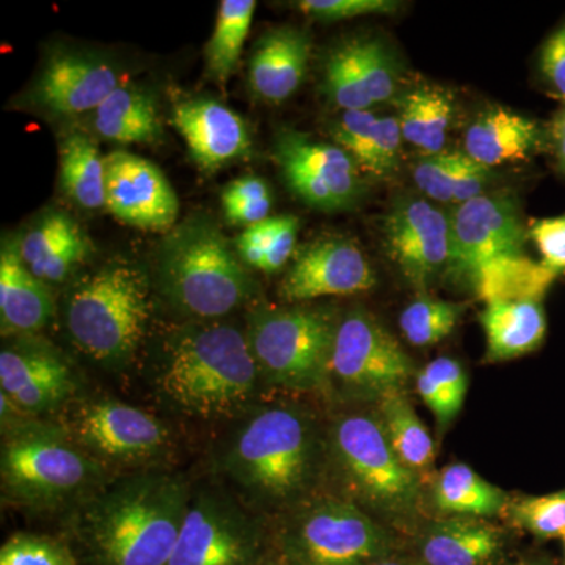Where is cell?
<instances>
[{
	"instance_id": "cell-1",
	"label": "cell",
	"mask_w": 565,
	"mask_h": 565,
	"mask_svg": "<svg viewBox=\"0 0 565 565\" xmlns=\"http://www.w3.org/2000/svg\"><path fill=\"white\" fill-rule=\"evenodd\" d=\"M192 494L180 476L121 479L82 505L76 535L92 565H167Z\"/></svg>"
},
{
	"instance_id": "cell-2",
	"label": "cell",
	"mask_w": 565,
	"mask_h": 565,
	"mask_svg": "<svg viewBox=\"0 0 565 565\" xmlns=\"http://www.w3.org/2000/svg\"><path fill=\"white\" fill-rule=\"evenodd\" d=\"M258 375L247 337L228 323H202L181 330L167 345L158 384L184 414L223 418L247 407Z\"/></svg>"
},
{
	"instance_id": "cell-3",
	"label": "cell",
	"mask_w": 565,
	"mask_h": 565,
	"mask_svg": "<svg viewBox=\"0 0 565 565\" xmlns=\"http://www.w3.org/2000/svg\"><path fill=\"white\" fill-rule=\"evenodd\" d=\"M239 258L210 218H189L163 241L159 255L163 292L182 313L195 318L232 313L255 289Z\"/></svg>"
},
{
	"instance_id": "cell-4",
	"label": "cell",
	"mask_w": 565,
	"mask_h": 565,
	"mask_svg": "<svg viewBox=\"0 0 565 565\" xmlns=\"http://www.w3.org/2000/svg\"><path fill=\"white\" fill-rule=\"evenodd\" d=\"M313 430L292 407H267L247 419L226 449L225 470L237 489L259 504L294 500L313 470Z\"/></svg>"
},
{
	"instance_id": "cell-5",
	"label": "cell",
	"mask_w": 565,
	"mask_h": 565,
	"mask_svg": "<svg viewBox=\"0 0 565 565\" xmlns=\"http://www.w3.org/2000/svg\"><path fill=\"white\" fill-rule=\"evenodd\" d=\"M147 275L129 263H111L74 286L66 327L79 351L103 364H122L136 353L150 322Z\"/></svg>"
},
{
	"instance_id": "cell-6",
	"label": "cell",
	"mask_w": 565,
	"mask_h": 565,
	"mask_svg": "<svg viewBox=\"0 0 565 565\" xmlns=\"http://www.w3.org/2000/svg\"><path fill=\"white\" fill-rule=\"evenodd\" d=\"M3 492L29 508H57L103 478L90 452L55 427L20 423L10 427L0 455Z\"/></svg>"
},
{
	"instance_id": "cell-7",
	"label": "cell",
	"mask_w": 565,
	"mask_h": 565,
	"mask_svg": "<svg viewBox=\"0 0 565 565\" xmlns=\"http://www.w3.org/2000/svg\"><path fill=\"white\" fill-rule=\"evenodd\" d=\"M337 329L338 322L322 310H266L252 316L247 340L267 382L315 392L332 377Z\"/></svg>"
},
{
	"instance_id": "cell-8",
	"label": "cell",
	"mask_w": 565,
	"mask_h": 565,
	"mask_svg": "<svg viewBox=\"0 0 565 565\" xmlns=\"http://www.w3.org/2000/svg\"><path fill=\"white\" fill-rule=\"evenodd\" d=\"M388 556V534L355 504L332 498L303 509L278 537L286 565H374Z\"/></svg>"
},
{
	"instance_id": "cell-9",
	"label": "cell",
	"mask_w": 565,
	"mask_h": 565,
	"mask_svg": "<svg viewBox=\"0 0 565 565\" xmlns=\"http://www.w3.org/2000/svg\"><path fill=\"white\" fill-rule=\"evenodd\" d=\"M332 451L341 473L367 503L405 512L418 497V478L394 452L379 416L349 415L337 423Z\"/></svg>"
},
{
	"instance_id": "cell-10",
	"label": "cell",
	"mask_w": 565,
	"mask_h": 565,
	"mask_svg": "<svg viewBox=\"0 0 565 565\" xmlns=\"http://www.w3.org/2000/svg\"><path fill=\"white\" fill-rule=\"evenodd\" d=\"M264 534L255 519L214 493L192 497L167 565H259Z\"/></svg>"
},
{
	"instance_id": "cell-11",
	"label": "cell",
	"mask_w": 565,
	"mask_h": 565,
	"mask_svg": "<svg viewBox=\"0 0 565 565\" xmlns=\"http://www.w3.org/2000/svg\"><path fill=\"white\" fill-rule=\"evenodd\" d=\"M414 373L411 359L374 316L356 308L338 322L332 375L356 396L399 392Z\"/></svg>"
},
{
	"instance_id": "cell-12",
	"label": "cell",
	"mask_w": 565,
	"mask_h": 565,
	"mask_svg": "<svg viewBox=\"0 0 565 565\" xmlns=\"http://www.w3.org/2000/svg\"><path fill=\"white\" fill-rule=\"evenodd\" d=\"M451 217V255L446 274L471 282L482 266L523 255L527 230L511 193H481L457 204Z\"/></svg>"
},
{
	"instance_id": "cell-13",
	"label": "cell",
	"mask_w": 565,
	"mask_h": 565,
	"mask_svg": "<svg viewBox=\"0 0 565 565\" xmlns=\"http://www.w3.org/2000/svg\"><path fill=\"white\" fill-rule=\"evenodd\" d=\"M275 158L291 191L316 210H348L362 193L359 167L337 145L282 129L275 141Z\"/></svg>"
},
{
	"instance_id": "cell-14",
	"label": "cell",
	"mask_w": 565,
	"mask_h": 565,
	"mask_svg": "<svg viewBox=\"0 0 565 565\" xmlns=\"http://www.w3.org/2000/svg\"><path fill=\"white\" fill-rule=\"evenodd\" d=\"M384 247L415 288L426 289L448 270L451 217L418 196H403L385 215Z\"/></svg>"
},
{
	"instance_id": "cell-15",
	"label": "cell",
	"mask_w": 565,
	"mask_h": 565,
	"mask_svg": "<svg viewBox=\"0 0 565 565\" xmlns=\"http://www.w3.org/2000/svg\"><path fill=\"white\" fill-rule=\"evenodd\" d=\"M74 441L95 459L139 462L162 451L169 429L161 419L120 401H93L77 411Z\"/></svg>"
},
{
	"instance_id": "cell-16",
	"label": "cell",
	"mask_w": 565,
	"mask_h": 565,
	"mask_svg": "<svg viewBox=\"0 0 565 565\" xmlns=\"http://www.w3.org/2000/svg\"><path fill=\"white\" fill-rule=\"evenodd\" d=\"M106 207L118 221L150 232L172 230L180 202L154 163L128 151L106 158Z\"/></svg>"
},
{
	"instance_id": "cell-17",
	"label": "cell",
	"mask_w": 565,
	"mask_h": 565,
	"mask_svg": "<svg viewBox=\"0 0 565 565\" xmlns=\"http://www.w3.org/2000/svg\"><path fill=\"white\" fill-rule=\"evenodd\" d=\"M375 285L373 267L352 241L323 237L305 247L281 282V297L305 302L327 296H351Z\"/></svg>"
},
{
	"instance_id": "cell-18",
	"label": "cell",
	"mask_w": 565,
	"mask_h": 565,
	"mask_svg": "<svg viewBox=\"0 0 565 565\" xmlns=\"http://www.w3.org/2000/svg\"><path fill=\"white\" fill-rule=\"evenodd\" d=\"M0 390L33 418L55 411L76 390L70 364L44 344L18 343L0 352Z\"/></svg>"
},
{
	"instance_id": "cell-19",
	"label": "cell",
	"mask_w": 565,
	"mask_h": 565,
	"mask_svg": "<svg viewBox=\"0 0 565 565\" xmlns=\"http://www.w3.org/2000/svg\"><path fill=\"white\" fill-rule=\"evenodd\" d=\"M173 125L188 143L193 161L206 172L248 154L250 131L236 111L214 99H189L173 109Z\"/></svg>"
},
{
	"instance_id": "cell-20",
	"label": "cell",
	"mask_w": 565,
	"mask_h": 565,
	"mask_svg": "<svg viewBox=\"0 0 565 565\" xmlns=\"http://www.w3.org/2000/svg\"><path fill=\"white\" fill-rule=\"evenodd\" d=\"M120 87L110 65L84 55H55L35 85L36 103L58 115H77L98 109Z\"/></svg>"
},
{
	"instance_id": "cell-21",
	"label": "cell",
	"mask_w": 565,
	"mask_h": 565,
	"mask_svg": "<svg viewBox=\"0 0 565 565\" xmlns=\"http://www.w3.org/2000/svg\"><path fill=\"white\" fill-rule=\"evenodd\" d=\"M310 54L311 40L302 29L282 25L267 32L252 55V90L267 103L291 98L302 85Z\"/></svg>"
},
{
	"instance_id": "cell-22",
	"label": "cell",
	"mask_w": 565,
	"mask_h": 565,
	"mask_svg": "<svg viewBox=\"0 0 565 565\" xmlns=\"http://www.w3.org/2000/svg\"><path fill=\"white\" fill-rule=\"evenodd\" d=\"M544 145L537 122L505 107L482 110L465 132V154L481 166L525 161Z\"/></svg>"
},
{
	"instance_id": "cell-23",
	"label": "cell",
	"mask_w": 565,
	"mask_h": 565,
	"mask_svg": "<svg viewBox=\"0 0 565 565\" xmlns=\"http://www.w3.org/2000/svg\"><path fill=\"white\" fill-rule=\"evenodd\" d=\"M54 299L21 259L20 250L3 244L0 253V327L2 334H32L50 323Z\"/></svg>"
},
{
	"instance_id": "cell-24",
	"label": "cell",
	"mask_w": 565,
	"mask_h": 565,
	"mask_svg": "<svg viewBox=\"0 0 565 565\" xmlns=\"http://www.w3.org/2000/svg\"><path fill=\"white\" fill-rule=\"evenodd\" d=\"M333 137L363 172L388 178L399 169L404 137L396 117H377L373 110L343 111Z\"/></svg>"
},
{
	"instance_id": "cell-25",
	"label": "cell",
	"mask_w": 565,
	"mask_h": 565,
	"mask_svg": "<svg viewBox=\"0 0 565 565\" xmlns=\"http://www.w3.org/2000/svg\"><path fill=\"white\" fill-rule=\"evenodd\" d=\"M18 250L28 269L47 285L65 280L87 256L88 245L76 223L55 212L22 237Z\"/></svg>"
},
{
	"instance_id": "cell-26",
	"label": "cell",
	"mask_w": 565,
	"mask_h": 565,
	"mask_svg": "<svg viewBox=\"0 0 565 565\" xmlns=\"http://www.w3.org/2000/svg\"><path fill=\"white\" fill-rule=\"evenodd\" d=\"M424 565H489L501 552V534L482 520L451 516L434 523L422 541Z\"/></svg>"
},
{
	"instance_id": "cell-27",
	"label": "cell",
	"mask_w": 565,
	"mask_h": 565,
	"mask_svg": "<svg viewBox=\"0 0 565 565\" xmlns=\"http://www.w3.org/2000/svg\"><path fill=\"white\" fill-rule=\"evenodd\" d=\"M487 362H505L535 351L544 341L546 318L542 302H497L481 313Z\"/></svg>"
},
{
	"instance_id": "cell-28",
	"label": "cell",
	"mask_w": 565,
	"mask_h": 565,
	"mask_svg": "<svg viewBox=\"0 0 565 565\" xmlns=\"http://www.w3.org/2000/svg\"><path fill=\"white\" fill-rule=\"evenodd\" d=\"M493 178L492 169L462 152L441 151L424 156L414 169L416 188L440 203L468 202L484 193Z\"/></svg>"
},
{
	"instance_id": "cell-29",
	"label": "cell",
	"mask_w": 565,
	"mask_h": 565,
	"mask_svg": "<svg viewBox=\"0 0 565 565\" xmlns=\"http://www.w3.org/2000/svg\"><path fill=\"white\" fill-rule=\"evenodd\" d=\"M557 278L544 264L525 253L494 259L475 274L471 286L486 305L497 302H542Z\"/></svg>"
},
{
	"instance_id": "cell-30",
	"label": "cell",
	"mask_w": 565,
	"mask_h": 565,
	"mask_svg": "<svg viewBox=\"0 0 565 565\" xmlns=\"http://www.w3.org/2000/svg\"><path fill=\"white\" fill-rule=\"evenodd\" d=\"M401 131L404 141L414 145L424 154L445 151L449 129L455 121V102L444 88L422 85L397 98Z\"/></svg>"
},
{
	"instance_id": "cell-31",
	"label": "cell",
	"mask_w": 565,
	"mask_h": 565,
	"mask_svg": "<svg viewBox=\"0 0 565 565\" xmlns=\"http://www.w3.org/2000/svg\"><path fill=\"white\" fill-rule=\"evenodd\" d=\"M434 503L444 514L482 520L508 509V497L473 468L452 463L445 467L435 481Z\"/></svg>"
},
{
	"instance_id": "cell-32",
	"label": "cell",
	"mask_w": 565,
	"mask_h": 565,
	"mask_svg": "<svg viewBox=\"0 0 565 565\" xmlns=\"http://www.w3.org/2000/svg\"><path fill=\"white\" fill-rule=\"evenodd\" d=\"M95 128L104 139L120 143H148L162 132L150 96L122 85L96 109Z\"/></svg>"
},
{
	"instance_id": "cell-33",
	"label": "cell",
	"mask_w": 565,
	"mask_h": 565,
	"mask_svg": "<svg viewBox=\"0 0 565 565\" xmlns=\"http://www.w3.org/2000/svg\"><path fill=\"white\" fill-rule=\"evenodd\" d=\"M61 182L66 195L85 210L106 206V158L85 134L62 141Z\"/></svg>"
},
{
	"instance_id": "cell-34",
	"label": "cell",
	"mask_w": 565,
	"mask_h": 565,
	"mask_svg": "<svg viewBox=\"0 0 565 565\" xmlns=\"http://www.w3.org/2000/svg\"><path fill=\"white\" fill-rule=\"evenodd\" d=\"M379 418L394 452L408 470L416 475L434 463L433 437L401 390L382 397Z\"/></svg>"
},
{
	"instance_id": "cell-35",
	"label": "cell",
	"mask_w": 565,
	"mask_h": 565,
	"mask_svg": "<svg viewBox=\"0 0 565 565\" xmlns=\"http://www.w3.org/2000/svg\"><path fill=\"white\" fill-rule=\"evenodd\" d=\"M255 0H223L218 7L214 32L206 46V70L218 84L228 81L250 31Z\"/></svg>"
},
{
	"instance_id": "cell-36",
	"label": "cell",
	"mask_w": 565,
	"mask_h": 565,
	"mask_svg": "<svg viewBox=\"0 0 565 565\" xmlns=\"http://www.w3.org/2000/svg\"><path fill=\"white\" fill-rule=\"evenodd\" d=\"M416 390L426 407L441 426H448L462 411L468 375L451 356H440L427 364L416 377Z\"/></svg>"
},
{
	"instance_id": "cell-37",
	"label": "cell",
	"mask_w": 565,
	"mask_h": 565,
	"mask_svg": "<svg viewBox=\"0 0 565 565\" xmlns=\"http://www.w3.org/2000/svg\"><path fill=\"white\" fill-rule=\"evenodd\" d=\"M323 90L344 111L371 110L360 70L359 39L345 41L329 55L323 74Z\"/></svg>"
},
{
	"instance_id": "cell-38",
	"label": "cell",
	"mask_w": 565,
	"mask_h": 565,
	"mask_svg": "<svg viewBox=\"0 0 565 565\" xmlns=\"http://www.w3.org/2000/svg\"><path fill=\"white\" fill-rule=\"evenodd\" d=\"M460 315V305L422 297L405 307L399 326L408 343L427 348L448 338L456 329Z\"/></svg>"
},
{
	"instance_id": "cell-39",
	"label": "cell",
	"mask_w": 565,
	"mask_h": 565,
	"mask_svg": "<svg viewBox=\"0 0 565 565\" xmlns=\"http://www.w3.org/2000/svg\"><path fill=\"white\" fill-rule=\"evenodd\" d=\"M516 526L542 541L563 539L565 534V489L559 492L523 497L509 508Z\"/></svg>"
},
{
	"instance_id": "cell-40",
	"label": "cell",
	"mask_w": 565,
	"mask_h": 565,
	"mask_svg": "<svg viewBox=\"0 0 565 565\" xmlns=\"http://www.w3.org/2000/svg\"><path fill=\"white\" fill-rule=\"evenodd\" d=\"M359 52L364 90L373 107L396 99L399 74L388 47L379 40L359 39Z\"/></svg>"
},
{
	"instance_id": "cell-41",
	"label": "cell",
	"mask_w": 565,
	"mask_h": 565,
	"mask_svg": "<svg viewBox=\"0 0 565 565\" xmlns=\"http://www.w3.org/2000/svg\"><path fill=\"white\" fill-rule=\"evenodd\" d=\"M0 565H77L73 550L50 535L18 533L0 548Z\"/></svg>"
},
{
	"instance_id": "cell-42",
	"label": "cell",
	"mask_w": 565,
	"mask_h": 565,
	"mask_svg": "<svg viewBox=\"0 0 565 565\" xmlns=\"http://www.w3.org/2000/svg\"><path fill=\"white\" fill-rule=\"evenodd\" d=\"M222 203L230 222L252 226L269 218L273 196L266 182L247 177L233 181L225 189Z\"/></svg>"
},
{
	"instance_id": "cell-43",
	"label": "cell",
	"mask_w": 565,
	"mask_h": 565,
	"mask_svg": "<svg viewBox=\"0 0 565 565\" xmlns=\"http://www.w3.org/2000/svg\"><path fill=\"white\" fill-rule=\"evenodd\" d=\"M297 7L319 21H343L364 14L394 13L399 3L393 0H302Z\"/></svg>"
},
{
	"instance_id": "cell-44",
	"label": "cell",
	"mask_w": 565,
	"mask_h": 565,
	"mask_svg": "<svg viewBox=\"0 0 565 565\" xmlns=\"http://www.w3.org/2000/svg\"><path fill=\"white\" fill-rule=\"evenodd\" d=\"M541 252L542 264L553 274H565V214L541 218L527 230Z\"/></svg>"
},
{
	"instance_id": "cell-45",
	"label": "cell",
	"mask_w": 565,
	"mask_h": 565,
	"mask_svg": "<svg viewBox=\"0 0 565 565\" xmlns=\"http://www.w3.org/2000/svg\"><path fill=\"white\" fill-rule=\"evenodd\" d=\"M282 215L280 217H269L266 221L248 226L239 239H237V253L241 259L248 266L263 269L264 258L274 244L275 237L280 232Z\"/></svg>"
},
{
	"instance_id": "cell-46",
	"label": "cell",
	"mask_w": 565,
	"mask_h": 565,
	"mask_svg": "<svg viewBox=\"0 0 565 565\" xmlns=\"http://www.w3.org/2000/svg\"><path fill=\"white\" fill-rule=\"evenodd\" d=\"M541 70L550 87L565 103V24L546 40L541 54Z\"/></svg>"
},
{
	"instance_id": "cell-47",
	"label": "cell",
	"mask_w": 565,
	"mask_h": 565,
	"mask_svg": "<svg viewBox=\"0 0 565 565\" xmlns=\"http://www.w3.org/2000/svg\"><path fill=\"white\" fill-rule=\"evenodd\" d=\"M297 233H299V218L294 215H282L280 232L264 258L263 273H277L288 263L296 248Z\"/></svg>"
},
{
	"instance_id": "cell-48",
	"label": "cell",
	"mask_w": 565,
	"mask_h": 565,
	"mask_svg": "<svg viewBox=\"0 0 565 565\" xmlns=\"http://www.w3.org/2000/svg\"><path fill=\"white\" fill-rule=\"evenodd\" d=\"M550 139H552L557 167L561 172L565 173V103L553 117L552 126H550Z\"/></svg>"
},
{
	"instance_id": "cell-49",
	"label": "cell",
	"mask_w": 565,
	"mask_h": 565,
	"mask_svg": "<svg viewBox=\"0 0 565 565\" xmlns=\"http://www.w3.org/2000/svg\"><path fill=\"white\" fill-rule=\"evenodd\" d=\"M374 565H424V564H416V563H412V561H405V559H390V557H386V559L381 561V563H377Z\"/></svg>"
},
{
	"instance_id": "cell-50",
	"label": "cell",
	"mask_w": 565,
	"mask_h": 565,
	"mask_svg": "<svg viewBox=\"0 0 565 565\" xmlns=\"http://www.w3.org/2000/svg\"><path fill=\"white\" fill-rule=\"evenodd\" d=\"M259 565H286V564H282L281 561L278 559V557L266 556V557H264L263 563Z\"/></svg>"
},
{
	"instance_id": "cell-51",
	"label": "cell",
	"mask_w": 565,
	"mask_h": 565,
	"mask_svg": "<svg viewBox=\"0 0 565 565\" xmlns=\"http://www.w3.org/2000/svg\"><path fill=\"white\" fill-rule=\"evenodd\" d=\"M522 565H553V563H550L548 559H534L530 561V563H525Z\"/></svg>"
},
{
	"instance_id": "cell-52",
	"label": "cell",
	"mask_w": 565,
	"mask_h": 565,
	"mask_svg": "<svg viewBox=\"0 0 565 565\" xmlns=\"http://www.w3.org/2000/svg\"><path fill=\"white\" fill-rule=\"evenodd\" d=\"M564 550H565V534L563 535Z\"/></svg>"
}]
</instances>
